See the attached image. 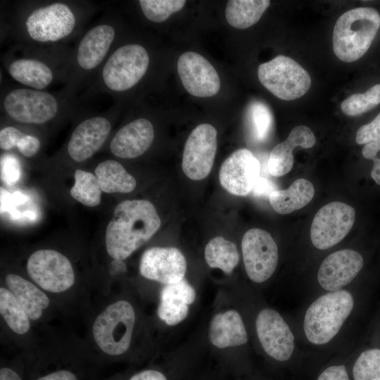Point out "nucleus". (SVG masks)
I'll use <instances>...</instances> for the list:
<instances>
[{"label":"nucleus","mask_w":380,"mask_h":380,"mask_svg":"<svg viewBox=\"0 0 380 380\" xmlns=\"http://www.w3.org/2000/svg\"><path fill=\"white\" fill-rule=\"evenodd\" d=\"M380 140V113L368 124L361 126L357 131L355 141L357 144H368Z\"/></svg>","instance_id":"c9c22d12"},{"label":"nucleus","mask_w":380,"mask_h":380,"mask_svg":"<svg viewBox=\"0 0 380 380\" xmlns=\"http://www.w3.org/2000/svg\"><path fill=\"white\" fill-rule=\"evenodd\" d=\"M270 4L268 0H230L225 8L227 23L237 29L255 24Z\"/></svg>","instance_id":"cd10ccee"},{"label":"nucleus","mask_w":380,"mask_h":380,"mask_svg":"<svg viewBox=\"0 0 380 380\" xmlns=\"http://www.w3.org/2000/svg\"><path fill=\"white\" fill-rule=\"evenodd\" d=\"M277 190L275 185L265 177H259L252 191L253 195L258 197L267 196Z\"/></svg>","instance_id":"79ce46f5"},{"label":"nucleus","mask_w":380,"mask_h":380,"mask_svg":"<svg viewBox=\"0 0 380 380\" xmlns=\"http://www.w3.org/2000/svg\"><path fill=\"white\" fill-rule=\"evenodd\" d=\"M20 175L18 163L13 160L1 161V177L7 183H11L18 179Z\"/></svg>","instance_id":"a19ab883"},{"label":"nucleus","mask_w":380,"mask_h":380,"mask_svg":"<svg viewBox=\"0 0 380 380\" xmlns=\"http://www.w3.org/2000/svg\"><path fill=\"white\" fill-rule=\"evenodd\" d=\"M37 380H77V378L72 372L63 369L49 373Z\"/></svg>","instance_id":"c03bdc74"},{"label":"nucleus","mask_w":380,"mask_h":380,"mask_svg":"<svg viewBox=\"0 0 380 380\" xmlns=\"http://www.w3.org/2000/svg\"><path fill=\"white\" fill-rule=\"evenodd\" d=\"M208 337L210 343L218 348L240 346L248 341L242 317L234 310H228L213 316L210 323Z\"/></svg>","instance_id":"5701e85b"},{"label":"nucleus","mask_w":380,"mask_h":380,"mask_svg":"<svg viewBox=\"0 0 380 380\" xmlns=\"http://www.w3.org/2000/svg\"><path fill=\"white\" fill-rule=\"evenodd\" d=\"M139 6L144 16L150 21L160 23L172 13L182 9L184 0H140Z\"/></svg>","instance_id":"72a5a7b5"},{"label":"nucleus","mask_w":380,"mask_h":380,"mask_svg":"<svg viewBox=\"0 0 380 380\" xmlns=\"http://www.w3.org/2000/svg\"><path fill=\"white\" fill-rule=\"evenodd\" d=\"M0 312L8 327L18 334H24L30 327V318L13 294L0 289Z\"/></svg>","instance_id":"c756f323"},{"label":"nucleus","mask_w":380,"mask_h":380,"mask_svg":"<svg viewBox=\"0 0 380 380\" xmlns=\"http://www.w3.org/2000/svg\"><path fill=\"white\" fill-rule=\"evenodd\" d=\"M160 219L155 206L145 199L125 200L115 208L105 234L108 255L115 260L128 258L158 230Z\"/></svg>","instance_id":"f257e3e1"},{"label":"nucleus","mask_w":380,"mask_h":380,"mask_svg":"<svg viewBox=\"0 0 380 380\" xmlns=\"http://www.w3.org/2000/svg\"><path fill=\"white\" fill-rule=\"evenodd\" d=\"M205 260L210 267L230 274L239 262V253L234 243L222 236H216L205 246Z\"/></svg>","instance_id":"c85d7f7f"},{"label":"nucleus","mask_w":380,"mask_h":380,"mask_svg":"<svg viewBox=\"0 0 380 380\" xmlns=\"http://www.w3.org/2000/svg\"><path fill=\"white\" fill-rule=\"evenodd\" d=\"M364 265L362 255L353 249H343L327 256L317 272V281L326 291H335L350 283Z\"/></svg>","instance_id":"f3484780"},{"label":"nucleus","mask_w":380,"mask_h":380,"mask_svg":"<svg viewBox=\"0 0 380 380\" xmlns=\"http://www.w3.org/2000/svg\"><path fill=\"white\" fill-rule=\"evenodd\" d=\"M3 107L12 120L29 125L46 123L60 110V103L55 96L30 88H17L8 91L4 96Z\"/></svg>","instance_id":"6e6552de"},{"label":"nucleus","mask_w":380,"mask_h":380,"mask_svg":"<svg viewBox=\"0 0 380 380\" xmlns=\"http://www.w3.org/2000/svg\"><path fill=\"white\" fill-rule=\"evenodd\" d=\"M380 27V15L374 8L359 7L343 13L332 35L336 57L346 63L362 58L370 47Z\"/></svg>","instance_id":"f03ea898"},{"label":"nucleus","mask_w":380,"mask_h":380,"mask_svg":"<svg viewBox=\"0 0 380 380\" xmlns=\"http://www.w3.org/2000/svg\"><path fill=\"white\" fill-rule=\"evenodd\" d=\"M315 188L309 180L296 179L286 189H277L269 196L270 203L279 214H289L299 210L312 199Z\"/></svg>","instance_id":"a878e982"},{"label":"nucleus","mask_w":380,"mask_h":380,"mask_svg":"<svg viewBox=\"0 0 380 380\" xmlns=\"http://www.w3.org/2000/svg\"><path fill=\"white\" fill-rule=\"evenodd\" d=\"M23 132L18 128L8 126L0 131V148L8 151L17 146V144L23 135Z\"/></svg>","instance_id":"4c0bfd02"},{"label":"nucleus","mask_w":380,"mask_h":380,"mask_svg":"<svg viewBox=\"0 0 380 380\" xmlns=\"http://www.w3.org/2000/svg\"><path fill=\"white\" fill-rule=\"evenodd\" d=\"M115 37V30L108 23L97 25L80 39L75 53V63L83 71L97 68L108 53Z\"/></svg>","instance_id":"6ab92c4d"},{"label":"nucleus","mask_w":380,"mask_h":380,"mask_svg":"<svg viewBox=\"0 0 380 380\" xmlns=\"http://www.w3.org/2000/svg\"><path fill=\"white\" fill-rule=\"evenodd\" d=\"M251 136L255 142L267 140L273 127V116L269 107L262 102L252 103L248 110Z\"/></svg>","instance_id":"2f4dec72"},{"label":"nucleus","mask_w":380,"mask_h":380,"mask_svg":"<svg viewBox=\"0 0 380 380\" xmlns=\"http://www.w3.org/2000/svg\"><path fill=\"white\" fill-rule=\"evenodd\" d=\"M353 374L354 380H380V349L363 351L353 365Z\"/></svg>","instance_id":"f704fd0d"},{"label":"nucleus","mask_w":380,"mask_h":380,"mask_svg":"<svg viewBox=\"0 0 380 380\" xmlns=\"http://www.w3.org/2000/svg\"><path fill=\"white\" fill-rule=\"evenodd\" d=\"M40 146L41 143L37 137L24 133L16 148L23 156L30 158L37 153Z\"/></svg>","instance_id":"58836bf2"},{"label":"nucleus","mask_w":380,"mask_h":380,"mask_svg":"<svg viewBox=\"0 0 380 380\" xmlns=\"http://www.w3.org/2000/svg\"><path fill=\"white\" fill-rule=\"evenodd\" d=\"M258 340L265 352L278 361H286L295 348L293 334L281 315L272 308L260 311L255 320Z\"/></svg>","instance_id":"ddd939ff"},{"label":"nucleus","mask_w":380,"mask_h":380,"mask_svg":"<svg viewBox=\"0 0 380 380\" xmlns=\"http://www.w3.org/2000/svg\"><path fill=\"white\" fill-rule=\"evenodd\" d=\"M6 284L30 319H38L49 306L48 296L22 277L8 274L6 277Z\"/></svg>","instance_id":"393cba45"},{"label":"nucleus","mask_w":380,"mask_h":380,"mask_svg":"<svg viewBox=\"0 0 380 380\" xmlns=\"http://www.w3.org/2000/svg\"><path fill=\"white\" fill-rule=\"evenodd\" d=\"M241 251L245 270L251 281L264 282L275 272L278 247L267 231L259 228L248 230L242 238Z\"/></svg>","instance_id":"1a4fd4ad"},{"label":"nucleus","mask_w":380,"mask_h":380,"mask_svg":"<svg viewBox=\"0 0 380 380\" xmlns=\"http://www.w3.org/2000/svg\"><path fill=\"white\" fill-rule=\"evenodd\" d=\"M0 380H22L20 376L12 369L3 367L0 370Z\"/></svg>","instance_id":"a18cd8bd"},{"label":"nucleus","mask_w":380,"mask_h":380,"mask_svg":"<svg viewBox=\"0 0 380 380\" xmlns=\"http://www.w3.org/2000/svg\"><path fill=\"white\" fill-rule=\"evenodd\" d=\"M353 306L352 294L343 289L317 298L304 317L303 329L308 341L315 345L329 343L338 333Z\"/></svg>","instance_id":"7ed1b4c3"},{"label":"nucleus","mask_w":380,"mask_h":380,"mask_svg":"<svg viewBox=\"0 0 380 380\" xmlns=\"http://www.w3.org/2000/svg\"><path fill=\"white\" fill-rule=\"evenodd\" d=\"M134 323L132 305L126 300H119L97 316L92 327L94 338L105 353L122 355L130 346Z\"/></svg>","instance_id":"20e7f679"},{"label":"nucleus","mask_w":380,"mask_h":380,"mask_svg":"<svg viewBox=\"0 0 380 380\" xmlns=\"http://www.w3.org/2000/svg\"><path fill=\"white\" fill-rule=\"evenodd\" d=\"M141 274L164 285L184 279L186 272L184 255L175 247H152L142 255L139 264Z\"/></svg>","instance_id":"dca6fc26"},{"label":"nucleus","mask_w":380,"mask_h":380,"mask_svg":"<svg viewBox=\"0 0 380 380\" xmlns=\"http://www.w3.org/2000/svg\"><path fill=\"white\" fill-rule=\"evenodd\" d=\"M260 162L253 153L247 148H240L223 162L219 179L230 194L245 196L252 191L260 177Z\"/></svg>","instance_id":"4468645a"},{"label":"nucleus","mask_w":380,"mask_h":380,"mask_svg":"<svg viewBox=\"0 0 380 380\" xmlns=\"http://www.w3.org/2000/svg\"><path fill=\"white\" fill-rule=\"evenodd\" d=\"M149 54L139 44H127L116 49L101 70L103 85L110 91L123 92L134 87L146 74Z\"/></svg>","instance_id":"39448f33"},{"label":"nucleus","mask_w":380,"mask_h":380,"mask_svg":"<svg viewBox=\"0 0 380 380\" xmlns=\"http://www.w3.org/2000/svg\"><path fill=\"white\" fill-rule=\"evenodd\" d=\"M362 154L365 158L373 160L371 177L380 185V140L365 145Z\"/></svg>","instance_id":"e433bc0d"},{"label":"nucleus","mask_w":380,"mask_h":380,"mask_svg":"<svg viewBox=\"0 0 380 380\" xmlns=\"http://www.w3.org/2000/svg\"><path fill=\"white\" fill-rule=\"evenodd\" d=\"M110 130V122L104 116L84 120L72 132L67 148L68 155L75 161L87 160L103 146Z\"/></svg>","instance_id":"a211bd4d"},{"label":"nucleus","mask_w":380,"mask_h":380,"mask_svg":"<svg viewBox=\"0 0 380 380\" xmlns=\"http://www.w3.org/2000/svg\"><path fill=\"white\" fill-rule=\"evenodd\" d=\"M177 72L185 89L194 96L210 97L220 90V80L216 70L196 52H184L179 57Z\"/></svg>","instance_id":"2eb2a0df"},{"label":"nucleus","mask_w":380,"mask_h":380,"mask_svg":"<svg viewBox=\"0 0 380 380\" xmlns=\"http://www.w3.org/2000/svg\"><path fill=\"white\" fill-rule=\"evenodd\" d=\"M217 131L208 123L196 127L184 148L182 168L192 180L205 178L212 169L217 151Z\"/></svg>","instance_id":"f8f14e48"},{"label":"nucleus","mask_w":380,"mask_h":380,"mask_svg":"<svg viewBox=\"0 0 380 380\" xmlns=\"http://www.w3.org/2000/svg\"><path fill=\"white\" fill-rule=\"evenodd\" d=\"M317 380H349V377L345 366L334 365L324 369Z\"/></svg>","instance_id":"ea45409f"},{"label":"nucleus","mask_w":380,"mask_h":380,"mask_svg":"<svg viewBox=\"0 0 380 380\" xmlns=\"http://www.w3.org/2000/svg\"><path fill=\"white\" fill-rule=\"evenodd\" d=\"M315 142V137L308 127H295L288 137L271 151L267 161L269 172L274 177H281L289 173L293 165V150L298 147L310 148Z\"/></svg>","instance_id":"4be33fe9"},{"label":"nucleus","mask_w":380,"mask_h":380,"mask_svg":"<svg viewBox=\"0 0 380 380\" xmlns=\"http://www.w3.org/2000/svg\"><path fill=\"white\" fill-rule=\"evenodd\" d=\"M27 272L41 288L52 293L65 291L75 282L70 260L54 250L43 249L33 253L27 260Z\"/></svg>","instance_id":"9b49d317"},{"label":"nucleus","mask_w":380,"mask_h":380,"mask_svg":"<svg viewBox=\"0 0 380 380\" xmlns=\"http://www.w3.org/2000/svg\"><path fill=\"white\" fill-rule=\"evenodd\" d=\"M258 76L268 91L284 101L303 96L311 85L308 72L293 59L283 55L260 64Z\"/></svg>","instance_id":"423d86ee"},{"label":"nucleus","mask_w":380,"mask_h":380,"mask_svg":"<svg viewBox=\"0 0 380 380\" xmlns=\"http://www.w3.org/2000/svg\"><path fill=\"white\" fill-rule=\"evenodd\" d=\"M355 209L345 203L333 201L322 206L315 214L310 227V239L320 250L328 249L343 240L352 229Z\"/></svg>","instance_id":"9d476101"},{"label":"nucleus","mask_w":380,"mask_h":380,"mask_svg":"<svg viewBox=\"0 0 380 380\" xmlns=\"http://www.w3.org/2000/svg\"><path fill=\"white\" fill-rule=\"evenodd\" d=\"M154 128L150 120L138 118L121 127L110 143V150L116 157L134 158L144 154L151 146Z\"/></svg>","instance_id":"aec40b11"},{"label":"nucleus","mask_w":380,"mask_h":380,"mask_svg":"<svg viewBox=\"0 0 380 380\" xmlns=\"http://www.w3.org/2000/svg\"><path fill=\"white\" fill-rule=\"evenodd\" d=\"M7 70L15 81L36 90L46 88L54 79L51 68L46 63L37 58L14 59L8 64Z\"/></svg>","instance_id":"b1692460"},{"label":"nucleus","mask_w":380,"mask_h":380,"mask_svg":"<svg viewBox=\"0 0 380 380\" xmlns=\"http://www.w3.org/2000/svg\"><path fill=\"white\" fill-rule=\"evenodd\" d=\"M195 299V289L184 279L164 285L160 291L158 316L169 326L177 325L186 319Z\"/></svg>","instance_id":"412c9836"},{"label":"nucleus","mask_w":380,"mask_h":380,"mask_svg":"<svg viewBox=\"0 0 380 380\" xmlns=\"http://www.w3.org/2000/svg\"><path fill=\"white\" fill-rule=\"evenodd\" d=\"M380 103V84L369 88L364 93L353 94L342 101L341 108L349 116L365 113Z\"/></svg>","instance_id":"473e14b6"},{"label":"nucleus","mask_w":380,"mask_h":380,"mask_svg":"<svg viewBox=\"0 0 380 380\" xmlns=\"http://www.w3.org/2000/svg\"><path fill=\"white\" fill-rule=\"evenodd\" d=\"M94 172L102 191L106 193H129L137 185L134 177L121 163L114 160L100 163Z\"/></svg>","instance_id":"bb28decb"},{"label":"nucleus","mask_w":380,"mask_h":380,"mask_svg":"<svg viewBox=\"0 0 380 380\" xmlns=\"http://www.w3.org/2000/svg\"><path fill=\"white\" fill-rule=\"evenodd\" d=\"M129 380H167V379L158 370L146 369L135 374Z\"/></svg>","instance_id":"37998d69"},{"label":"nucleus","mask_w":380,"mask_h":380,"mask_svg":"<svg viewBox=\"0 0 380 380\" xmlns=\"http://www.w3.org/2000/svg\"><path fill=\"white\" fill-rule=\"evenodd\" d=\"M74 177L75 183L70 191L72 197L88 207L99 205L102 190L96 177L82 170H77Z\"/></svg>","instance_id":"7c9ffc66"},{"label":"nucleus","mask_w":380,"mask_h":380,"mask_svg":"<svg viewBox=\"0 0 380 380\" xmlns=\"http://www.w3.org/2000/svg\"><path fill=\"white\" fill-rule=\"evenodd\" d=\"M77 18L72 9L63 2H54L32 11L25 20L27 35L35 42H59L74 31Z\"/></svg>","instance_id":"0eeeda50"}]
</instances>
